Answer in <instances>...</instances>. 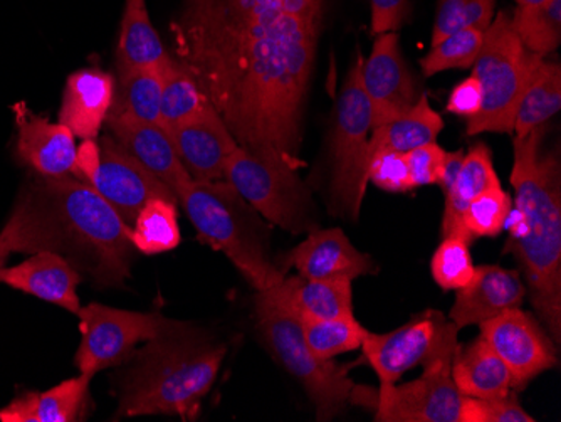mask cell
Segmentation results:
<instances>
[{"label": "cell", "instance_id": "1", "mask_svg": "<svg viewBox=\"0 0 561 422\" xmlns=\"http://www.w3.org/2000/svg\"><path fill=\"white\" fill-rule=\"evenodd\" d=\"M321 27L266 0H185L172 34L176 61L239 147L299 170Z\"/></svg>", "mask_w": 561, "mask_h": 422}, {"label": "cell", "instance_id": "2", "mask_svg": "<svg viewBox=\"0 0 561 422\" xmlns=\"http://www.w3.org/2000/svg\"><path fill=\"white\" fill-rule=\"evenodd\" d=\"M543 127L513 138L512 213L504 253H513L525 271L526 293L551 339L561 342V166L547 152Z\"/></svg>", "mask_w": 561, "mask_h": 422}, {"label": "cell", "instance_id": "3", "mask_svg": "<svg viewBox=\"0 0 561 422\" xmlns=\"http://www.w3.org/2000/svg\"><path fill=\"white\" fill-rule=\"evenodd\" d=\"M226 343L187 321L172 320L130 358L123 374L116 418L173 415L195 421L216 384Z\"/></svg>", "mask_w": 561, "mask_h": 422}, {"label": "cell", "instance_id": "4", "mask_svg": "<svg viewBox=\"0 0 561 422\" xmlns=\"http://www.w3.org/2000/svg\"><path fill=\"white\" fill-rule=\"evenodd\" d=\"M36 182L61 226L68 253L75 254V266L88 273L96 288H122L137 254L131 226L80 179L65 175Z\"/></svg>", "mask_w": 561, "mask_h": 422}, {"label": "cell", "instance_id": "5", "mask_svg": "<svg viewBox=\"0 0 561 422\" xmlns=\"http://www.w3.org/2000/svg\"><path fill=\"white\" fill-rule=\"evenodd\" d=\"M198 241L226 254L256 292L285 280L271 261V231L264 217L227 181H191L176 191Z\"/></svg>", "mask_w": 561, "mask_h": 422}, {"label": "cell", "instance_id": "6", "mask_svg": "<svg viewBox=\"0 0 561 422\" xmlns=\"http://www.w3.org/2000/svg\"><path fill=\"white\" fill-rule=\"evenodd\" d=\"M254 311L257 332L267 351L305 387L318 421H331L343 414L355 390L348 368L311 352L302 335L301 318L286 300L279 283L257 292Z\"/></svg>", "mask_w": 561, "mask_h": 422}, {"label": "cell", "instance_id": "7", "mask_svg": "<svg viewBox=\"0 0 561 422\" xmlns=\"http://www.w3.org/2000/svg\"><path fill=\"white\" fill-rule=\"evenodd\" d=\"M543 58L526 49L516 36L510 12L501 11L491 21L471 68L481 87L482 103L478 115L468 119L469 137L490 132L513 134L526 84Z\"/></svg>", "mask_w": 561, "mask_h": 422}, {"label": "cell", "instance_id": "8", "mask_svg": "<svg viewBox=\"0 0 561 422\" xmlns=\"http://www.w3.org/2000/svg\"><path fill=\"white\" fill-rule=\"evenodd\" d=\"M364 56H356L336 102L331 134V201L352 220L360 217L367 192L368 134L371 132L370 103L362 84Z\"/></svg>", "mask_w": 561, "mask_h": 422}, {"label": "cell", "instance_id": "9", "mask_svg": "<svg viewBox=\"0 0 561 422\" xmlns=\"http://www.w3.org/2000/svg\"><path fill=\"white\" fill-rule=\"evenodd\" d=\"M229 182L267 223L291 235L318 229L317 209L298 170L260 159L239 147L226 162Z\"/></svg>", "mask_w": 561, "mask_h": 422}, {"label": "cell", "instance_id": "10", "mask_svg": "<svg viewBox=\"0 0 561 422\" xmlns=\"http://www.w3.org/2000/svg\"><path fill=\"white\" fill-rule=\"evenodd\" d=\"M453 362L425 365L412 383L380 386L375 394L377 422H486L481 399L465 396L450 377Z\"/></svg>", "mask_w": 561, "mask_h": 422}, {"label": "cell", "instance_id": "11", "mask_svg": "<svg viewBox=\"0 0 561 422\" xmlns=\"http://www.w3.org/2000/svg\"><path fill=\"white\" fill-rule=\"evenodd\" d=\"M459 327L443 311L425 310L389 333L367 332L360 349L374 368L380 386L399 383L405 372L417 365L453 362Z\"/></svg>", "mask_w": 561, "mask_h": 422}, {"label": "cell", "instance_id": "12", "mask_svg": "<svg viewBox=\"0 0 561 422\" xmlns=\"http://www.w3.org/2000/svg\"><path fill=\"white\" fill-rule=\"evenodd\" d=\"M81 343L76 352V367L81 376L96 374L134 357L140 343L156 339L172 323L159 311H130L90 304L78 311Z\"/></svg>", "mask_w": 561, "mask_h": 422}, {"label": "cell", "instance_id": "13", "mask_svg": "<svg viewBox=\"0 0 561 422\" xmlns=\"http://www.w3.org/2000/svg\"><path fill=\"white\" fill-rule=\"evenodd\" d=\"M479 327L482 339L490 343L507 370L512 372L515 389H523L535 377L557 367L553 340L528 311L512 308L482 321Z\"/></svg>", "mask_w": 561, "mask_h": 422}, {"label": "cell", "instance_id": "14", "mask_svg": "<svg viewBox=\"0 0 561 422\" xmlns=\"http://www.w3.org/2000/svg\"><path fill=\"white\" fill-rule=\"evenodd\" d=\"M362 84L370 103L371 130L417 103L421 94L400 52L397 33L378 34L370 56L362 65Z\"/></svg>", "mask_w": 561, "mask_h": 422}, {"label": "cell", "instance_id": "15", "mask_svg": "<svg viewBox=\"0 0 561 422\" xmlns=\"http://www.w3.org/2000/svg\"><path fill=\"white\" fill-rule=\"evenodd\" d=\"M100 148V170L90 185L115 207L126 225H134L141 207L150 198L176 201L175 192L159 181L153 173L148 172L115 138L108 135L101 138Z\"/></svg>", "mask_w": 561, "mask_h": 422}, {"label": "cell", "instance_id": "16", "mask_svg": "<svg viewBox=\"0 0 561 422\" xmlns=\"http://www.w3.org/2000/svg\"><path fill=\"white\" fill-rule=\"evenodd\" d=\"M286 270L296 267L306 280H353L377 273L374 260L356 250L340 228L314 229L293 248L277 264Z\"/></svg>", "mask_w": 561, "mask_h": 422}, {"label": "cell", "instance_id": "17", "mask_svg": "<svg viewBox=\"0 0 561 422\" xmlns=\"http://www.w3.org/2000/svg\"><path fill=\"white\" fill-rule=\"evenodd\" d=\"M167 132L194 181H222L227 159L239 144L213 105Z\"/></svg>", "mask_w": 561, "mask_h": 422}, {"label": "cell", "instance_id": "18", "mask_svg": "<svg viewBox=\"0 0 561 422\" xmlns=\"http://www.w3.org/2000/svg\"><path fill=\"white\" fill-rule=\"evenodd\" d=\"M456 292L449 320L459 329L479 326L503 311L522 307L528 295L518 271L496 264L476 267L471 282Z\"/></svg>", "mask_w": 561, "mask_h": 422}, {"label": "cell", "instance_id": "19", "mask_svg": "<svg viewBox=\"0 0 561 422\" xmlns=\"http://www.w3.org/2000/svg\"><path fill=\"white\" fill-rule=\"evenodd\" d=\"M68 253L61 226L37 182L19 195L14 210L0 231V270L12 253Z\"/></svg>", "mask_w": 561, "mask_h": 422}, {"label": "cell", "instance_id": "20", "mask_svg": "<svg viewBox=\"0 0 561 422\" xmlns=\"http://www.w3.org/2000/svg\"><path fill=\"white\" fill-rule=\"evenodd\" d=\"M80 283V270L58 251H39L15 266L0 270V285L36 296L75 315L81 308Z\"/></svg>", "mask_w": 561, "mask_h": 422}, {"label": "cell", "instance_id": "21", "mask_svg": "<svg viewBox=\"0 0 561 422\" xmlns=\"http://www.w3.org/2000/svg\"><path fill=\"white\" fill-rule=\"evenodd\" d=\"M18 144L15 153L39 178L71 175L76 159L75 135L62 123L31 115L24 106L15 109Z\"/></svg>", "mask_w": 561, "mask_h": 422}, {"label": "cell", "instance_id": "22", "mask_svg": "<svg viewBox=\"0 0 561 422\" xmlns=\"http://www.w3.org/2000/svg\"><path fill=\"white\" fill-rule=\"evenodd\" d=\"M112 137L138 160L148 172L169 185L173 192L191 181L187 169L173 147L169 132L156 123L131 118H106Z\"/></svg>", "mask_w": 561, "mask_h": 422}, {"label": "cell", "instance_id": "23", "mask_svg": "<svg viewBox=\"0 0 561 422\" xmlns=\"http://www.w3.org/2000/svg\"><path fill=\"white\" fill-rule=\"evenodd\" d=\"M115 78L98 68L72 72L66 81L59 123L81 140L98 138L115 98Z\"/></svg>", "mask_w": 561, "mask_h": 422}, {"label": "cell", "instance_id": "24", "mask_svg": "<svg viewBox=\"0 0 561 422\" xmlns=\"http://www.w3.org/2000/svg\"><path fill=\"white\" fill-rule=\"evenodd\" d=\"M91 379L72 377L44 392H25L0 409V422L83 421L90 401Z\"/></svg>", "mask_w": 561, "mask_h": 422}, {"label": "cell", "instance_id": "25", "mask_svg": "<svg viewBox=\"0 0 561 422\" xmlns=\"http://www.w3.org/2000/svg\"><path fill=\"white\" fill-rule=\"evenodd\" d=\"M450 377L459 392L474 399H493L515 389L512 372L482 337L469 345L457 346Z\"/></svg>", "mask_w": 561, "mask_h": 422}, {"label": "cell", "instance_id": "26", "mask_svg": "<svg viewBox=\"0 0 561 422\" xmlns=\"http://www.w3.org/2000/svg\"><path fill=\"white\" fill-rule=\"evenodd\" d=\"M496 170L493 166L490 147L486 144L472 145L465 153L461 172L447 194H444L443 238L459 235L472 242L471 236L462 228V216L471 204L472 198L494 185H500Z\"/></svg>", "mask_w": 561, "mask_h": 422}, {"label": "cell", "instance_id": "27", "mask_svg": "<svg viewBox=\"0 0 561 422\" xmlns=\"http://www.w3.org/2000/svg\"><path fill=\"white\" fill-rule=\"evenodd\" d=\"M169 58L148 14L147 0H125L116 46L118 72L160 66Z\"/></svg>", "mask_w": 561, "mask_h": 422}, {"label": "cell", "instance_id": "28", "mask_svg": "<svg viewBox=\"0 0 561 422\" xmlns=\"http://www.w3.org/2000/svg\"><path fill=\"white\" fill-rule=\"evenodd\" d=\"M443 128V116L432 109L428 98L421 94L417 103L409 112L371 130L368 159L370 153L377 150H392L405 156L414 148L436 141Z\"/></svg>", "mask_w": 561, "mask_h": 422}, {"label": "cell", "instance_id": "29", "mask_svg": "<svg viewBox=\"0 0 561 422\" xmlns=\"http://www.w3.org/2000/svg\"><path fill=\"white\" fill-rule=\"evenodd\" d=\"M167 61L160 66L118 72V83L115 87V98L108 118H131L162 125L160 105Z\"/></svg>", "mask_w": 561, "mask_h": 422}, {"label": "cell", "instance_id": "30", "mask_svg": "<svg viewBox=\"0 0 561 422\" xmlns=\"http://www.w3.org/2000/svg\"><path fill=\"white\" fill-rule=\"evenodd\" d=\"M280 292L299 317H353L352 282L348 280H280Z\"/></svg>", "mask_w": 561, "mask_h": 422}, {"label": "cell", "instance_id": "31", "mask_svg": "<svg viewBox=\"0 0 561 422\" xmlns=\"http://www.w3.org/2000/svg\"><path fill=\"white\" fill-rule=\"evenodd\" d=\"M561 106V68L560 62L541 59L526 84L522 102L516 110L513 135L526 137L533 130L543 127L553 118Z\"/></svg>", "mask_w": 561, "mask_h": 422}, {"label": "cell", "instance_id": "32", "mask_svg": "<svg viewBox=\"0 0 561 422\" xmlns=\"http://www.w3.org/2000/svg\"><path fill=\"white\" fill-rule=\"evenodd\" d=\"M179 203L172 198H150L131 225V241L138 253L156 256L181 244Z\"/></svg>", "mask_w": 561, "mask_h": 422}, {"label": "cell", "instance_id": "33", "mask_svg": "<svg viewBox=\"0 0 561 422\" xmlns=\"http://www.w3.org/2000/svg\"><path fill=\"white\" fill-rule=\"evenodd\" d=\"M513 30L526 49L547 56L561 43V0H545L537 5H518L512 14Z\"/></svg>", "mask_w": 561, "mask_h": 422}, {"label": "cell", "instance_id": "34", "mask_svg": "<svg viewBox=\"0 0 561 422\" xmlns=\"http://www.w3.org/2000/svg\"><path fill=\"white\" fill-rule=\"evenodd\" d=\"M209 105L206 94L202 93L191 72L175 58H170L163 69L162 105H160L162 127L169 130Z\"/></svg>", "mask_w": 561, "mask_h": 422}, {"label": "cell", "instance_id": "35", "mask_svg": "<svg viewBox=\"0 0 561 422\" xmlns=\"http://www.w3.org/2000/svg\"><path fill=\"white\" fill-rule=\"evenodd\" d=\"M299 318H301L306 343L317 357L324 361L360 349L368 332L355 320V317Z\"/></svg>", "mask_w": 561, "mask_h": 422}, {"label": "cell", "instance_id": "36", "mask_svg": "<svg viewBox=\"0 0 561 422\" xmlns=\"http://www.w3.org/2000/svg\"><path fill=\"white\" fill-rule=\"evenodd\" d=\"M486 31L478 27H462L432 46V52L421 59L425 77L449 69H471L481 52Z\"/></svg>", "mask_w": 561, "mask_h": 422}, {"label": "cell", "instance_id": "37", "mask_svg": "<svg viewBox=\"0 0 561 422\" xmlns=\"http://www.w3.org/2000/svg\"><path fill=\"white\" fill-rule=\"evenodd\" d=\"M512 207V195L501 184L494 185L472 198L462 216V228L472 241L478 238H496L504 231Z\"/></svg>", "mask_w": 561, "mask_h": 422}, {"label": "cell", "instance_id": "38", "mask_svg": "<svg viewBox=\"0 0 561 422\" xmlns=\"http://www.w3.org/2000/svg\"><path fill=\"white\" fill-rule=\"evenodd\" d=\"M469 244L471 242L462 236H446L432 256V278L446 292L462 288L474 276L476 266Z\"/></svg>", "mask_w": 561, "mask_h": 422}, {"label": "cell", "instance_id": "39", "mask_svg": "<svg viewBox=\"0 0 561 422\" xmlns=\"http://www.w3.org/2000/svg\"><path fill=\"white\" fill-rule=\"evenodd\" d=\"M496 0H439L432 46L462 27L486 31L494 15Z\"/></svg>", "mask_w": 561, "mask_h": 422}, {"label": "cell", "instance_id": "40", "mask_svg": "<svg viewBox=\"0 0 561 422\" xmlns=\"http://www.w3.org/2000/svg\"><path fill=\"white\" fill-rule=\"evenodd\" d=\"M368 182L381 191L403 194L412 191L411 175L403 153L392 150H377L370 153L367 170Z\"/></svg>", "mask_w": 561, "mask_h": 422}, {"label": "cell", "instance_id": "41", "mask_svg": "<svg viewBox=\"0 0 561 422\" xmlns=\"http://www.w3.org/2000/svg\"><path fill=\"white\" fill-rule=\"evenodd\" d=\"M444 157H446V150L440 148L436 141L422 145V147L414 148L412 152L405 153L412 187L437 185L440 172H443Z\"/></svg>", "mask_w": 561, "mask_h": 422}, {"label": "cell", "instance_id": "42", "mask_svg": "<svg viewBox=\"0 0 561 422\" xmlns=\"http://www.w3.org/2000/svg\"><path fill=\"white\" fill-rule=\"evenodd\" d=\"M411 11V0H371V33H397Z\"/></svg>", "mask_w": 561, "mask_h": 422}, {"label": "cell", "instance_id": "43", "mask_svg": "<svg viewBox=\"0 0 561 422\" xmlns=\"http://www.w3.org/2000/svg\"><path fill=\"white\" fill-rule=\"evenodd\" d=\"M486 412V422H535L537 419L529 415L519 404L518 397L512 390L493 399H481Z\"/></svg>", "mask_w": 561, "mask_h": 422}, {"label": "cell", "instance_id": "44", "mask_svg": "<svg viewBox=\"0 0 561 422\" xmlns=\"http://www.w3.org/2000/svg\"><path fill=\"white\" fill-rule=\"evenodd\" d=\"M482 93L478 80L474 77L466 78L465 81L457 84L450 93L449 102H447V112L453 115L465 116L471 119L478 115L481 110Z\"/></svg>", "mask_w": 561, "mask_h": 422}, {"label": "cell", "instance_id": "45", "mask_svg": "<svg viewBox=\"0 0 561 422\" xmlns=\"http://www.w3.org/2000/svg\"><path fill=\"white\" fill-rule=\"evenodd\" d=\"M101 163V148L96 138L81 141L80 147L76 148L75 167H72V178L91 184L96 178Z\"/></svg>", "mask_w": 561, "mask_h": 422}, {"label": "cell", "instance_id": "46", "mask_svg": "<svg viewBox=\"0 0 561 422\" xmlns=\"http://www.w3.org/2000/svg\"><path fill=\"white\" fill-rule=\"evenodd\" d=\"M462 160H465V152L462 150H456V152H446L443 163V172H440L439 185L443 189L444 194L450 191L454 182H456L457 175L461 172Z\"/></svg>", "mask_w": 561, "mask_h": 422}, {"label": "cell", "instance_id": "47", "mask_svg": "<svg viewBox=\"0 0 561 422\" xmlns=\"http://www.w3.org/2000/svg\"><path fill=\"white\" fill-rule=\"evenodd\" d=\"M516 2H518V5H537L545 2V0H516Z\"/></svg>", "mask_w": 561, "mask_h": 422}]
</instances>
